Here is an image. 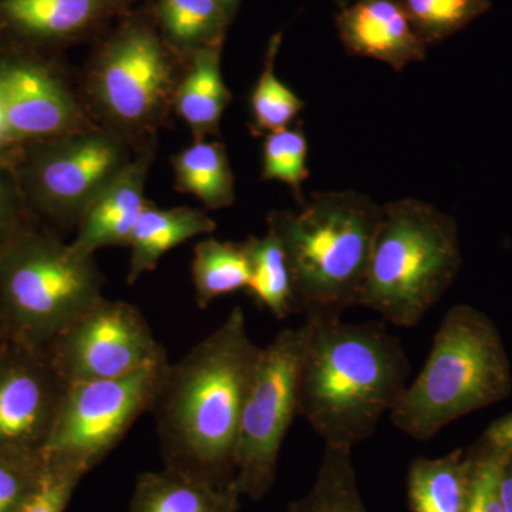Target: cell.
<instances>
[{"instance_id": "cell-1", "label": "cell", "mask_w": 512, "mask_h": 512, "mask_svg": "<svg viewBox=\"0 0 512 512\" xmlns=\"http://www.w3.org/2000/svg\"><path fill=\"white\" fill-rule=\"evenodd\" d=\"M259 350L235 306L180 362L168 365L151 407L165 468L235 484L239 419Z\"/></svg>"}, {"instance_id": "cell-2", "label": "cell", "mask_w": 512, "mask_h": 512, "mask_svg": "<svg viewBox=\"0 0 512 512\" xmlns=\"http://www.w3.org/2000/svg\"><path fill=\"white\" fill-rule=\"evenodd\" d=\"M299 416L325 446L352 448L375 436L409 384V357L384 323L306 318L301 326Z\"/></svg>"}, {"instance_id": "cell-3", "label": "cell", "mask_w": 512, "mask_h": 512, "mask_svg": "<svg viewBox=\"0 0 512 512\" xmlns=\"http://www.w3.org/2000/svg\"><path fill=\"white\" fill-rule=\"evenodd\" d=\"M382 218L383 205L353 190L315 192L296 211L268 215L305 319L342 318L359 308Z\"/></svg>"}, {"instance_id": "cell-4", "label": "cell", "mask_w": 512, "mask_h": 512, "mask_svg": "<svg viewBox=\"0 0 512 512\" xmlns=\"http://www.w3.org/2000/svg\"><path fill=\"white\" fill-rule=\"evenodd\" d=\"M511 387L510 360L493 320L456 305L441 320L423 369L390 420L406 436L429 441L453 421L501 402Z\"/></svg>"}, {"instance_id": "cell-5", "label": "cell", "mask_w": 512, "mask_h": 512, "mask_svg": "<svg viewBox=\"0 0 512 512\" xmlns=\"http://www.w3.org/2000/svg\"><path fill=\"white\" fill-rule=\"evenodd\" d=\"M187 66L165 42L153 13H126L94 49L80 92L96 124L140 150L170 121Z\"/></svg>"}, {"instance_id": "cell-6", "label": "cell", "mask_w": 512, "mask_h": 512, "mask_svg": "<svg viewBox=\"0 0 512 512\" xmlns=\"http://www.w3.org/2000/svg\"><path fill=\"white\" fill-rule=\"evenodd\" d=\"M460 266L453 217L416 198L387 202L359 306L384 322L414 328L456 281Z\"/></svg>"}, {"instance_id": "cell-7", "label": "cell", "mask_w": 512, "mask_h": 512, "mask_svg": "<svg viewBox=\"0 0 512 512\" xmlns=\"http://www.w3.org/2000/svg\"><path fill=\"white\" fill-rule=\"evenodd\" d=\"M94 256L36 225L0 252V318L9 336L47 348L103 296Z\"/></svg>"}, {"instance_id": "cell-8", "label": "cell", "mask_w": 512, "mask_h": 512, "mask_svg": "<svg viewBox=\"0 0 512 512\" xmlns=\"http://www.w3.org/2000/svg\"><path fill=\"white\" fill-rule=\"evenodd\" d=\"M136 153L123 137L96 124L20 148L13 168L30 211L72 228Z\"/></svg>"}, {"instance_id": "cell-9", "label": "cell", "mask_w": 512, "mask_h": 512, "mask_svg": "<svg viewBox=\"0 0 512 512\" xmlns=\"http://www.w3.org/2000/svg\"><path fill=\"white\" fill-rule=\"evenodd\" d=\"M301 350V328H286L256 359L235 446V485L254 501L274 487L282 446L299 416Z\"/></svg>"}, {"instance_id": "cell-10", "label": "cell", "mask_w": 512, "mask_h": 512, "mask_svg": "<svg viewBox=\"0 0 512 512\" xmlns=\"http://www.w3.org/2000/svg\"><path fill=\"white\" fill-rule=\"evenodd\" d=\"M168 365L120 379L70 383L43 458L86 476L151 412Z\"/></svg>"}, {"instance_id": "cell-11", "label": "cell", "mask_w": 512, "mask_h": 512, "mask_svg": "<svg viewBox=\"0 0 512 512\" xmlns=\"http://www.w3.org/2000/svg\"><path fill=\"white\" fill-rule=\"evenodd\" d=\"M67 383L120 379L168 362L137 306L101 298L45 348Z\"/></svg>"}, {"instance_id": "cell-12", "label": "cell", "mask_w": 512, "mask_h": 512, "mask_svg": "<svg viewBox=\"0 0 512 512\" xmlns=\"http://www.w3.org/2000/svg\"><path fill=\"white\" fill-rule=\"evenodd\" d=\"M0 106L19 148L96 126L62 67L30 50L0 53Z\"/></svg>"}, {"instance_id": "cell-13", "label": "cell", "mask_w": 512, "mask_h": 512, "mask_svg": "<svg viewBox=\"0 0 512 512\" xmlns=\"http://www.w3.org/2000/svg\"><path fill=\"white\" fill-rule=\"evenodd\" d=\"M67 386L45 348L9 336L0 350V454L42 457Z\"/></svg>"}, {"instance_id": "cell-14", "label": "cell", "mask_w": 512, "mask_h": 512, "mask_svg": "<svg viewBox=\"0 0 512 512\" xmlns=\"http://www.w3.org/2000/svg\"><path fill=\"white\" fill-rule=\"evenodd\" d=\"M133 0H0V33L26 46L83 42L121 19Z\"/></svg>"}, {"instance_id": "cell-15", "label": "cell", "mask_w": 512, "mask_h": 512, "mask_svg": "<svg viewBox=\"0 0 512 512\" xmlns=\"http://www.w3.org/2000/svg\"><path fill=\"white\" fill-rule=\"evenodd\" d=\"M157 141L137 150L130 163L93 198L76 225L70 247L94 256L99 249L128 247L138 218L147 205L148 173L157 154Z\"/></svg>"}, {"instance_id": "cell-16", "label": "cell", "mask_w": 512, "mask_h": 512, "mask_svg": "<svg viewBox=\"0 0 512 512\" xmlns=\"http://www.w3.org/2000/svg\"><path fill=\"white\" fill-rule=\"evenodd\" d=\"M336 29L350 55L377 60L400 72L423 62L427 46L402 0H352L339 9Z\"/></svg>"}, {"instance_id": "cell-17", "label": "cell", "mask_w": 512, "mask_h": 512, "mask_svg": "<svg viewBox=\"0 0 512 512\" xmlns=\"http://www.w3.org/2000/svg\"><path fill=\"white\" fill-rule=\"evenodd\" d=\"M217 222L207 212L191 207L163 210L148 201L131 235L130 266L127 284H136L141 276L150 274L167 252L192 238L210 235Z\"/></svg>"}, {"instance_id": "cell-18", "label": "cell", "mask_w": 512, "mask_h": 512, "mask_svg": "<svg viewBox=\"0 0 512 512\" xmlns=\"http://www.w3.org/2000/svg\"><path fill=\"white\" fill-rule=\"evenodd\" d=\"M237 485H215L164 468L137 478L128 512H238Z\"/></svg>"}, {"instance_id": "cell-19", "label": "cell", "mask_w": 512, "mask_h": 512, "mask_svg": "<svg viewBox=\"0 0 512 512\" xmlns=\"http://www.w3.org/2000/svg\"><path fill=\"white\" fill-rule=\"evenodd\" d=\"M221 56L222 46L195 53L175 93L174 113L190 128L194 140L220 134L222 116L232 101Z\"/></svg>"}, {"instance_id": "cell-20", "label": "cell", "mask_w": 512, "mask_h": 512, "mask_svg": "<svg viewBox=\"0 0 512 512\" xmlns=\"http://www.w3.org/2000/svg\"><path fill=\"white\" fill-rule=\"evenodd\" d=\"M170 161L175 190L197 198L207 210H222L237 201L231 161L220 141L194 140Z\"/></svg>"}, {"instance_id": "cell-21", "label": "cell", "mask_w": 512, "mask_h": 512, "mask_svg": "<svg viewBox=\"0 0 512 512\" xmlns=\"http://www.w3.org/2000/svg\"><path fill=\"white\" fill-rule=\"evenodd\" d=\"M471 456L456 450L437 458H414L407 474L412 512H466Z\"/></svg>"}, {"instance_id": "cell-22", "label": "cell", "mask_w": 512, "mask_h": 512, "mask_svg": "<svg viewBox=\"0 0 512 512\" xmlns=\"http://www.w3.org/2000/svg\"><path fill=\"white\" fill-rule=\"evenodd\" d=\"M153 16L165 42L188 62L201 50L224 46L232 22L214 0H156Z\"/></svg>"}, {"instance_id": "cell-23", "label": "cell", "mask_w": 512, "mask_h": 512, "mask_svg": "<svg viewBox=\"0 0 512 512\" xmlns=\"http://www.w3.org/2000/svg\"><path fill=\"white\" fill-rule=\"evenodd\" d=\"M252 262L248 242L204 238L194 248L191 278L195 301L207 309L221 296L247 289Z\"/></svg>"}, {"instance_id": "cell-24", "label": "cell", "mask_w": 512, "mask_h": 512, "mask_svg": "<svg viewBox=\"0 0 512 512\" xmlns=\"http://www.w3.org/2000/svg\"><path fill=\"white\" fill-rule=\"evenodd\" d=\"M247 242L252 262L251 281L247 288L251 298L278 320L298 313L291 269L275 232L268 228L264 237H249Z\"/></svg>"}, {"instance_id": "cell-25", "label": "cell", "mask_w": 512, "mask_h": 512, "mask_svg": "<svg viewBox=\"0 0 512 512\" xmlns=\"http://www.w3.org/2000/svg\"><path fill=\"white\" fill-rule=\"evenodd\" d=\"M286 512H369L360 497L352 448L325 446L311 490Z\"/></svg>"}, {"instance_id": "cell-26", "label": "cell", "mask_w": 512, "mask_h": 512, "mask_svg": "<svg viewBox=\"0 0 512 512\" xmlns=\"http://www.w3.org/2000/svg\"><path fill=\"white\" fill-rule=\"evenodd\" d=\"M281 43L282 33H276L269 40L264 70L249 97L251 131L255 136H266L291 126L305 107V101L276 76L275 63Z\"/></svg>"}, {"instance_id": "cell-27", "label": "cell", "mask_w": 512, "mask_h": 512, "mask_svg": "<svg viewBox=\"0 0 512 512\" xmlns=\"http://www.w3.org/2000/svg\"><path fill=\"white\" fill-rule=\"evenodd\" d=\"M309 143L301 124L266 134L262 148V181H279L291 188L296 204L306 201L303 183L308 180Z\"/></svg>"}, {"instance_id": "cell-28", "label": "cell", "mask_w": 512, "mask_h": 512, "mask_svg": "<svg viewBox=\"0 0 512 512\" xmlns=\"http://www.w3.org/2000/svg\"><path fill=\"white\" fill-rule=\"evenodd\" d=\"M407 15L427 46L467 28L491 9V0H402Z\"/></svg>"}, {"instance_id": "cell-29", "label": "cell", "mask_w": 512, "mask_h": 512, "mask_svg": "<svg viewBox=\"0 0 512 512\" xmlns=\"http://www.w3.org/2000/svg\"><path fill=\"white\" fill-rule=\"evenodd\" d=\"M510 454L484 440L480 451L471 456L466 512H505L500 484Z\"/></svg>"}, {"instance_id": "cell-30", "label": "cell", "mask_w": 512, "mask_h": 512, "mask_svg": "<svg viewBox=\"0 0 512 512\" xmlns=\"http://www.w3.org/2000/svg\"><path fill=\"white\" fill-rule=\"evenodd\" d=\"M83 474L43 458V470L16 512H64Z\"/></svg>"}, {"instance_id": "cell-31", "label": "cell", "mask_w": 512, "mask_h": 512, "mask_svg": "<svg viewBox=\"0 0 512 512\" xmlns=\"http://www.w3.org/2000/svg\"><path fill=\"white\" fill-rule=\"evenodd\" d=\"M33 227V212L20 190L15 168L0 158V252Z\"/></svg>"}, {"instance_id": "cell-32", "label": "cell", "mask_w": 512, "mask_h": 512, "mask_svg": "<svg viewBox=\"0 0 512 512\" xmlns=\"http://www.w3.org/2000/svg\"><path fill=\"white\" fill-rule=\"evenodd\" d=\"M42 470L43 456L0 454V512H16Z\"/></svg>"}, {"instance_id": "cell-33", "label": "cell", "mask_w": 512, "mask_h": 512, "mask_svg": "<svg viewBox=\"0 0 512 512\" xmlns=\"http://www.w3.org/2000/svg\"><path fill=\"white\" fill-rule=\"evenodd\" d=\"M484 440L491 446L512 454V414L501 417L488 427Z\"/></svg>"}, {"instance_id": "cell-34", "label": "cell", "mask_w": 512, "mask_h": 512, "mask_svg": "<svg viewBox=\"0 0 512 512\" xmlns=\"http://www.w3.org/2000/svg\"><path fill=\"white\" fill-rule=\"evenodd\" d=\"M20 148L16 146L15 141L10 137L8 124H6L5 113L0 106V158L8 160L13 164Z\"/></svg>"}, {"instance_id": "cell-35", "label": "cell", "mask_w": 512, "mask_h": 512, "mask_svg": "<svg viewBox=\"0 0 512 512\" xmlns=\"http://www.w3.org/2000/svg\"><path fill=\"white\" fill-rule=\"evenodd\" d=\"M500 491L505 512H512V454L505 463L503 476H501Z\"/></svg>"}, {"instance_id": "cell-36", "label": "cell", "mask_w": 512, "mask_h": 512, "mask_svg": "<svg viewBox=\"0 0 512 512\" xmlns=\"http://www.w3.org/2000/svg\"><path fill=\"white\" fill-rule=\"evenodd\" d=\"M215 3H217L218 6L222 10H224L225 13L234 20L235 15H237L239 6H241L242 0H214Z\"/></svg>"}, {"instance_id": "cell-37", "label": "cell", "mask_w": 512, "mask_h": 512, "mask_svg": "<svg viewBox=\"0 0 512 512\" xmlns=\"http://www.w3.org/2000/svg\"><path fill=\"white\" fill-rule=\"evenodd\" d=\"M9 339L8 329H6L5 323L0 318V350L5 346L6 340Z\"/></svg>"}, {"instance_id": "cell-38", "label": "cell", "mask_w": 512, "mask_h": 512, "mask_svg": "<svg viewBox=\"0 0 512 512\" xmlns=\"http://www.w3.org/2000/svg\"><path fill=\"white\" fill-rule=\"evenodd\" d=\"M330 2L335 3V5H338V8H343V6L349 5L352 0H330Z\"/></svg>"}]
</instances>
